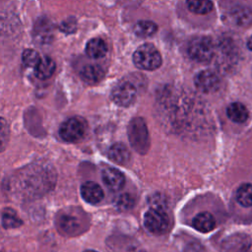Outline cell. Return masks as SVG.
I'll use <instances>...</instances> for the list:
<instances>
[{"label": "cell", "mask_w": 252, "mask_h": 252, "mask_svg": "<svg viewBox=\"0 0 252 252\" xmlns=\"http://www.w3.org/2000/svg\"><path fill=\"white\" fill-rule=\"evenodd\" d=\"M149 203L151 204V208L165 209V207H166L165 198L161 194H155V195H153L151 197V201L149 200Z\"/></svg>", "instance_id": "28"}, {"label": "cell", "mask_w": 252, "mask_h": 252, "mask_svg": "<svg viewBox=\"0 0 252 252\" xmlns=\"http://www.w3.org/2000/svg\"><path fill=\"white\" fill-rule=\"evenodd\" d=\"M186 5L189 11L198 15H206L214 8L211 0H187Z\"/></svg>", "instance_id": "21"}, {"label": "cell", "mask_w": 252, "mask_h": 252, "mask_svg": "<svg viewBox=\"0 0 252 252\" xmlns=\"http://www.w3.org/2000/svg\"><path fill=\"white\" fill-rule=\"evenodd\" d=\"M144 225L154 234L165 232L169 226V218L164 209L150 208L144 215Z\"/></svg>", "instance_id": "4"}, {"label": "cell", "mask_w": 252, "mask_h": 252, "mask_svg": "<svg viewBox=\"0 0 252 252\" xmlns=\"http://www.w3.org/2000/svg\"><path fill=\"white\" fill-rule=\"evenodd\" d=\"M87 131V123L82 117H72L64 121L59 128V135L62 140L69 143L80 141Z\"/></svg>", "instance_id": "5"}, {"label": "cell", "mask_w": 252, "mask_h": 252, "mask_svg": "<svg viewBox=\"0 0 252 252\" xmlns=\"http://www.w3.org/2000/svg\"><path fill=\"white\" fill-rule=\"evenodd\" d=\"M215 56L220 68L228 70L237 61V47L230 38H223L216 46Z\"/></svg>", "instance_id": "6"}, {"label": "cell", "mask_w": 252, "mask_h": 252, "mask_svg": "<svg viewBox=\"0 0 252 252\" xmlns=\"http://www.w3.org/2000/svg\"><path fill=\"white\" fill-rule=\"evenodd\" d=\"M133 62L139 69L153 71L161 65V56L155 45L145 43L134 52Z\"/></svg>", "instance_id": "2"}, {"label": "cell", "mask_w": 252, "mask_h": 252, "mask_svg": "<svg viewBox=\"0 0 252 252\" xmlns=\"http://www.w3.org/2000/svg\"><path fill=\"white\" fill-rule=\"evenodd\" d=\"M114 206L119 211H128L134 206V199L128 193L120 194L114 199Z\"/></svg>", "instance_id": "25"}, {"label": "cell", "mask_w": 252, "mask_h": 252, "mask_svg": "<svg viewBox=\"0 0 252 252\" xmlns=\"http://www.w3.org/2000/svg\"><path fill=\"white\" fill-rule=\"evenodd\" d=\"M59 29L66 32V33H71V32H74L77 29V22H76V19L73 18V17H70L66 20H64L60 26H59Z\"/></svg>", "instance_id": "27"}, {"label": "cell", "mask_w": 252, "mask_h": 252, "mask_svg": "<svg viewBox=\"0 0 252 252\" xmlns=\"http://www.w3.org/2000/svg\"><path fill=\"white\" fill-rule=\"evenodd\" d=\"M187 52L192 60L207 63L214 58L216 46L210 37L198 36L189 42Z\"/></svg>", "instance_id": "3"}, {"label": "cell", "mask_w": 252, "mask_h": 252, "mask_svg": "<svg viewBox=\"0 0 252 252\" xmlns=\"http://www.w3.org/2000/svg\"><path fill=\"white\" fill-rule=\"evenodd\" d=\"M80 77L85 83L89 85H94L103 79L104 70L101 66L96 64L87 65L81 70Z\"/></svg>", "instance_id": "13"}, {"label": "cell", "mask_w": 252, "mask_h": 252, "mask_svg": "<svg viewBox=\"0 0 252 252\" xmlns=\"http://www.w3.org/2000/svg\"><path fill=\"white\" fill-rule=\"evenodd\" d=\"M81 196L89 204H98L104 197L101 187L93 181H88L81 186Z\"/></svg>", "instance_id": "12"}, {"label": "cell", "mask_w": 252, "mask_h": 252, "mask_svg": "<svg viewBox=\"0 0 252 252\" xmlns=\"http://www.w3.org/2000/svg\"><path fill=\"white\" fill-rule=\"evenodd\" d=\"M247 47L252 50V35L248 38V41H247Z\"/></svg>", "instance_id": "30"}, {"label": "cell", "mask_w": 252, "mask_h": 252, "mask_svg": "<svg viewBox=\"0 0 252 252\" xmlns=\"http://www.w3.org/2000/svg\"><path fill=\"white\" fill-rule=\"evenodd\" d=\"M192 224L194 228L198 231L207 233L212 231L216 227V220L211 213L201 212L195 216L192 220Z\"/></svg>", "instance_id": "14"}, {"label": "cell", "mask_w": 252, "mask_h": 252, "mask_svg": "<svg viewBox=\"0 0 252 252\" xmlns=\"http://www.w3.org/2000/svg\"><path fill=\"white\" fill-rule=\"evenodd\" d=\"M2 225L4 228H15L22 225V220L12 209H5L2 213Z\"/></svg>", "instance_id": "24"}, {"label": "cell", "mask_w": 252, "mask_h": 252, "mask_svg": "<svg viewBox=\"0 0 252 252\" xmlns=\"http://www.w3.org/2000/svg\"><path fill=\"white\" fill-rule=\"evenodd\" d=\"M40 58L41 57L39 56V54L33 49H26L22 55L24 65L26 67H30V68H33V69L38 64Z\"/></svg>", "instance_id": "26"}, {"label": "cell", "mask_w": 252, "mask_h": 252, "mask_svg": "<svg viewBox=\"0 0 252 252\" xmlns=\"http://www.w3.org/2000/svg\"><path fill=\"white\" fill-rule=\"evenodd\" d=\"M228 20L237 27H248L252 24V9L247 6L237 5L227 14Z\"/></svg>", "instance_id": "10"}, {"label": "cell", "mask_w": 252, "mask_h": 252, "mask_svg": "<svg viewBox=\"0 0 252 252\" xmlns=\"http://www.w3.org/2000/svg\"><path fill=\"white\" fill-rule=\"evenodd\" d=\"M101 178L104 185L112 191H119L125 184L124 174L113 167L105 168L101 173Z\"/></svg>", "instance_id": "11"}, {"label": "cell", "mask_w": 252, "mask_h": 252, "mask_svg": "<svg viewBox=\"0 0 252 252\" xmlns=\"http://www.w3.org/2000/svg\"><path fill=\"white\" fill-rule=\"evenodd\" d=\"M237 203L244 207H252V184H242L238 187L235 195Z\"/></svg>", "instance_id": "22"}, {"label": "cell", "mask_w": 252, "mask_h": 252, "mask_svg": "<svg viewBox=\"0 0 252 252\" xmlns=\"http://www.w3.org/2000/svg\"><path fill=\"white\" fill-rule=\"evenodd\" d=\"M108 158L113 162L124 165L130 160V152L128 148L122 143L113 144L108 150Z\"/></svg>", "instance_id": "16"}, {"label": "cell", "mask_w": 252, "mask_h": 252, "mask_svg": "<svg viewBox=\"0 0 252 252\" xmlns=\"http://www.w3.org/2000/svg\"><path fill=\"white\" fill-rule=\"evenodd\" d=\"M128 139L132 148L140 155H146L150 150V134L145 120L133 118L128 125Z\"/></svg>", "instance_id": "1"}, {"label": "cell", "mask_w": 252, "mask_h": 252, "mask_svg": "<svg viewBox=\"0 0 252 252\" xmlns=\"http://www.w3.org/2000/svg\"><path fill=\"white\" fill-rule=\"evenodd\" d=\"M58 225L64 233L74 234L80 230L81 222L77 217L70 214H64L59 218Z\"/></svg>", "instance_id": "19"}, {"label": "cell", "mask_w": 252, "mask_h": 252, "mask_svg": "<svg viewBox=\"0 0 252 252\" xmlns=\"http://www.w3.org/2000/svg\"><path fill=\"white\" fill-rule=\"evenodd\" d=\"M107 52V45L101 38L95 37L88 41L86 45V53L89 57L98 59L103 57Z\"/></svg>", "instance_id": "17"}, {"label": "cell", "mask_w": 252, "mask_h": 252, "mask_svg": "<svg viewBox=\"0 0 252 252\" xmlns=\"http://www.w3.org/2000/svg\"><path fill=\"white\" fill-rule=\"evenodd\" d=\"M158 31V26L152 21H139L134 27V32L140 37H149L154 35Z\"/></svg>", "instance_id": "23"}, {"label": "cell", "mask_w": 252, "mask_h": 252, "mask_svg": "<svg viewBox=\"0 0 252 252\" xmlns=\"http://www.w3.org/2000/svg\"><path fill=\"white\" fill-rule=\"evenodd\" d=\"M184 252H207V250L202 244L193 241L185 246Z\"/></svg>", "instance_id": "29"}, {"label": "cell", "mask_w": 252, "mask_h": 252, "mask_svg": "<svg viewBox=\"0 0 252 252\" xmlns=\"http://www.w3.org/2000/svg\"><path fill=\"white\" fill-rule=\"evenodd\" d=\"M55 68V62L50 57L43 56L40 58L38 64L34 68V74L38 79L45 80L53 75Z\"/></svg>", "instance_id": "18"}, {"label": "cell", "mask_w": 252, "mask_h": 252, "mask_svg": "<svg viewBox=\"0 0 252 252\" xmlns=\"http://www.w3.org/2000/svg\"><path fill=\"white\" fill-rule=\"evenodd\" d=\"M194 84L196 88L203 93H213L220 88V79L216 72L203 70L195 76Z\"/></svg>", "instance_id": "9"}, {"label": "cell", "mask_w": 252, "mask_h": 252, "mask_svg": "<svg viewBox=\"0 0 252 252\" xmlns=\"http://www.w3.org/2000/svg\"><path fill=\"white\" fill-rule=\"evenodd\" d=\"M84 252H96V251H94V250H86Z\"/></svg>", "instance_id": "31"}, {"label": "cell", "mask_w": 252, "mask_h": 252, "mask_svg": "<svg viewBox=\"0 0 252 252\" xmlns=\"http://www.w3.org/2000/svg\"><path fill=\"white\" fill-rule=\"evenodd\" d=\"M251 238L246 233H234L221 243V252H251Z\"/></svg>", "instance_id": "8"}, {"label": "cell", "mask_w": 252, "mask_h": 252, "mask_svg": "<svg viewBox=\"0 0 252 252\" xmlns=\"http://www.w3.org/2000/svg\"><path fill=\"white\" fill-rule=\"evenodd\" d=\"M52 25L50 21L46 18L38 19V21L35 23L34 26V37L40 42V43H47L52 38Z\"/></svg>", "instance_id": "15"}, {"label": "cell", "mask_w": 252, "mask_h": 252, "mask_svg": "<svg viewBox=\"0 0 252 252\" xmlns=\"http://www.w3.org/2000/svg\"><path fill=\"white\" fill-rule=\"evenodd\" d=\"M137 95V91L135 86L130 82H122L116 85L111 91V99L113 102L119 106L127 107L131 105Z\"/></svg>", "instance_id": "7"}, {"label": "cell", "mask_w": 252, "mask_h": 252, "mask_svg": "<svg viewBox=\"0 0 252 252\" xmlns=\"http://www.w3.org/2000/svg\"><path fill=\"white\" fill-rule=\"evenodd\" d=\"M227 117L235 123H243L248 118V110L240 102H232L226 108Z\"/></svg>", "instance_id": "20"}]
</instances>
